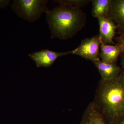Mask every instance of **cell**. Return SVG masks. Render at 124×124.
I'll return each mask as SVG.
<instances>
[{
    "instance_id": "obj_1",
    "label": "cell",
    "mask_w": 124,
    "mask_h": 124,
    "mask_svg": "<svg viewBox=\"0 0 124 124\" xmlns=\"http://www.w3.org/2000/svg\"><path fill=\"white\" fill-rule=\"evenodd\" d=\"M94 104L107 124H120L124 120V72L109 80L101 79Z\"/></svg>"
},
{
    "instance_id": "obj_2",
    "label": "cell",
    "mask_w": 124,
    "mask_h": 124,
    "mask_svg": "<svg viewBox=\"0 0 124 124\" xmlns=\"http://www.w3.org/2000/svg\"><path fill=\"white\" fill-rule=\"evenodd\" d=\"M51 37L61 40L72 38L85 24V14L80 8L59 4L46 13Z\"/></svg>"
},
{
    "instance_id": "obj_3",
    "label": "cell",
    "mask_w": 124,
    "mask_h": 124,
    "mask_svg": "<svg viewBox=\"0 0 124 124\" xmlns=\"http://www.w3.org/2000/svg\"><path fill=\"white\" fill-rule=\"evenodd\" d=\"M46 0H16L12 8L14 12L22 18L33 22L38 20L44 13L49 11Z\"/></svg>"
},
{
    "instance_id": "obj_4",
    "label": "cell",
    "mask_w": 124,
    "mask_h": 124,
    "mask_svg": "<svg viewBox=\"0 0 124 124\" xmlns=\"http://www.w3.org/2000/svg\"><path fill=\"white\" fill-rule=\"evenodd\" d=\"M100 48V38L98 35L82 40L80 45L71 51V54L93 62L99 59Z\"/></svg>"
},
{
    "instance_id": "obj_5",
    "label": "cell",
    "mask_w": 124,
    "mask_h": 124,
    "mask_svg": "<svg viewBox=\"0 0 124 124\" xmlns=\"http://www.w3.org/2000/svg\"><path fill=\"white\" fill-rule=\"evenodd\" d=\"M71 53V51L59 53L44 49L29 54V56L35 62L38 67L49 68L53 64L58 58Z\"/></svg>"
},
{
    "instance_id": "obj_6",
    "label": "cell",
    "mask_w": 124,
    "mask_h": 124,
    "mask_svg": "<svg viewBox=\"0 0 124 124\" xmlns=\"http://www.w3.org/2000/svg\"><path fill=\"white\" fill-rule=\"evenodd\" d=\"M98 19L100 28L99 35L102 41L106 45H116L113 41L117 28L114 22L107 17H100Z\"/></svg>"
},
{
    "instance_id": "obj_7",
    "label": "cell",
    "mask_w": 124,
    "mask_h": 124,
    "mask_svg": "<svg viewBox=\"0 0 124 124\" xmlns=\"http://www.w3.org/2000/svg\"><path fill=\"white\" fill-rule=\"evenodd\" d=\"M97 68L102 79L109 80L117 77L121 73L120 68L116 63L103 62L100 59L92 62Z\"/></svg>"
},
{
    "instance_id": "obj_8",
    "label": "cell",
    "mask_w": 124,
    "mask_h": 124,
    "mask_svg": "<svg viewBox=\"0 0 124 124\" xmlns=\"http://www.w3.org/2000/svg\"><path fill=\"white\" fill-rule=\"evenodd\" d=\"M80 124H107L101 113L93 102L89 104Z\"/></svg>"
},
{
    "instance_id": "obj_9",
    "label": "cell",
    "mask_w": 124,
    "mask_h": 124,
    "mask_svg": "<svg viewBox=\"0 0 124 124\" xmlns=\"http://www.w3.org/2000/svg\"><path fill=\"white\" fill-rule=\"evenodd\" d=\"M108 17L124 31V0H112Z\"/></svg>"
},
{
    "instance_id": "obj_10",
    "label": "cell",
    "mask_w": 124,
    "mask_h": 124,
    "mask_svg": "<svg viewBox=\"0 0 124 124\" xmlns=\"http://www.w3.org/2000/svg\"><path fill=\"white\" fill-rule=\"evenodd\" d=\"M100 48L101 50L99 55L102 61L116 63L121 54L119 49L116 45L105 44L100 38Z\"/></svg>"
},
{
    "instance_id": "obj_11",
    "label": "cell",
    "mask_w": 124,
    "mask_h": 124,
    "mask_svg": "<svg viewBox=\"0 0 124 124\" xmlns=\"http://www.w3.org/2000/svg\"><path fill=\"white\" fill-rule=\"evenodd\" d=\"M92 15L94 17H108L112 0H93Z\"/></svg>"
},
{
    "instance_id": "obj_12",
    "label": "cell",
    "mask_w": 124,
    "mask_h": 124,
    "mask_svg": "<svg viewBox=\"0 0 124 124\" xmlns=\"http://www.w3.org/2000/svg\"><path fill=\"white\" fill-rule=\"evenodd\" d=\"M90 0H56L55 2L59 4L66 5L69 6L79 7L85 6L89 2Z\"/></svg>"
},
{
    "instance_id": "obj_13",
    "label": "cell",
    "mask_w": 124,
    "mask_h": 124,
    "mask_svg": "<svg viewBox=\"0 0 124 124\" xmlns=\"http://www.w3.org/2000/svg\"><path fill=\"white\" fill-rule=\"evenodd\" d=\"M116 45L119 49L121 54L124 53V31L116 38Z\"/></svg>"
},
{
    "instance_id": "obj_14",
    "label": "cell",
    "mask_w": 124,
    "mask_h": 124,
    "mask_svg": "<svg viewBox=\"0 0 124 124\" xmlns=\"http://www.w3.org/2000/svg\"><path fill=\"white\" fill-rule=\"evenodd\" d=\"M9 2V1L0 0V8L6 7Z\"/></svg>"
},
{
    "instance_id": "obj_15",
    "label": "cell",
    "mask_w": 124,
    "mask_h": 124,
    "mask_svg": "<svg viewBox=\"0 0 124 124\" xmlns=\"http://www.w3.org/2000/svg\"><path fill=\"white\" fill-rule=\"evenodd\" d=\"M121 63L123 68V71L124 72V53L120 54Z\"/></svg>"
},
{
    "instance_id": "obj_16",
    "label": "cell",
    "mask_w": 124,
    "mask_h": 124,
    "mask_svg": "<svg viewBox=\"0 0 124 124\" xmlns=\"http://www.w3.org/2000/svg\"><path fill=\"white\" fill-rule=\"evenodd\" d=\"M120 124H124V120L122 122H121Z\"/></svg>"
},
{
    "instance_id": "obj_17",
    "label": "cell",
    "mask_w": 124,
    "mask_h": 124,
    "mask_svg": "<svg viewBox=\"0 0 124 124\" xmlns=\"http://www.w3.org/2000/svg\"></svg>"
}]
</instances>
